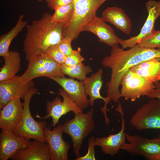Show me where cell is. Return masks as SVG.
<instances>
[{"label":"cell","instance_id":"34","mask_svg":"<svg viewBox=\"0 0 160 160\" xmlns=\"http://www.w3.org/2000/svg\"><path fill=\"white\" fill-rule=\"evenodd\" d=\"M39 2H41L43 1V0H37Z\"/></svg>","mask_w":160,"mask_h":160},{"label":"cell","instance_id":"6","mask_svg":"<svg viewBox=\"0 0 160 160\" xmlns=\"http://www.w3.org/2000/svg\"><path fill=\"white\" fill-rule=\"evenodd\" d=\"M38 90L33 87L28 92L23 103V111L21 120L13 134L30 139L37 140L47 143L44 129L47 126L45 121L35 120L32 116L30 109V103L33 96Z\"/></svg>","mask_w":160,"mask_h":160},{"label":"cell","instance_id":"30","mask_svg":"<svg viewBox=\"0 0 160 160\" xmlns=\"http://www.w3.org/2000/svg\"><path fill=\"white\" fill-rule=\"evenodd\" d=\"M72 41L69 37H63L56 45L60 50L66 56L70 55L73 50L71 46Z\"/></svg>","mask_w":160,"mask_h":160},{"label":"cell","instance_id":"10","mask_svg":"<svg viewBox=\"0 0 160 160\" xmlns=\"http://www.w3.org/2000/svg\"><path fill=\"white\" fill-rule=\"evenodd\" d=\"M145 6L148 15L139 33L127 39H121L119 44L122 49L135 46L151 36L156 31L154 29L155 24L156 20L160 16V1L150 0L146 2Z\"/></svg>","mask_w":160,"mask_h":160},{"label":"cell","instance_id":"20","mask_svg":"<svg viewBox=\"0 0 160 160\" xmlns=\"http://www.w3.org/2000/svg\"><path fill=\"white\" fill-rule=\"evenodd\" d=\"M10 159L12 160H50L48 144L34 140L27 148L19 151Z\"/></svg>","mask_w":160,"mask_h":160},{"label":"cell","instance_id":"32","mask_svg":"<svg viewBox=\"0 0 160 160\" xmlns=\"http://www.w3.org/2000/svg\"><path fill=\"white\" fill-rule=\"evenodd\" d=\"M47 6L55 10L58 7L73 3V0H45Z\"/></svg>","mask_w":160,"mask_h":160},{"label":"cell","instance_id":"9","mask_svg":"<svg viewBox=\"0 0 160 160\" xmlns=\"http://www.w3.org/2000/svg\"><path fill=\"white\" fill-rule=\"evenodd\" d=\"M121 97L125 100L135 101L141 96H147L156 88L154 83L138 75L129 69L121 80Z\"/></svg>","mask_w":160,"mask_h":160},{"label":"cell","instance_id":"23","mask_svg":"<svg viewBox=\"0 0 160 160\" xmlns=\"http://www.w3.org/2000/svg\"><path fill=\"white\" fill-rule=\"evenodd\" d=\"M4 58L5 63L0 69V82L14 78L20 69L21 58L17 51H9Z\"/></svg>","mask_w":160,"mask_h":160},{"label":"cell","instance_id":"14","mask_svg":"<svg viewBox=\"0 0 160 160\" xmlns=\"http://www.w3.org/2000/svg\"><path fill=\"white\" fill-rule=\"evenodd\" d=\"M23 104L20 98L9 101L0 111V127L1 130L13 133L22 118Z\"/></svg>","mask_w":160,"mask_h":160},{"label":"cell","instance_id":"5","mask_svg":"<svg viewBox=\"0 0 160 160\" xmlns=\"http://www.w3.org/2000/svg\"><path fill=\"white\" fill-rule=\"evenodd\" d=\"M27 68L20 76V79L25 83H28L33 79L44 76L52 77H65L62 73L61 65L44 52L38 51L30 58Z\"/></svg>","mask_w":160,"mask_h":160},{"label":"cell","instance_id":"29","mask_svg":"<svg viewBox=\"0 0 160 160\" xmlns=\"http://www.w3.org/2000/svg\"><path fill=\"white\" fill-rule=\"evenodd\" d=\"M81 51L79 47L76 50H73L70 55L66 56L64 64L68 65H73L82 63L84 58L81 54Z\"/></svg>","mask_w":160,"mask_h":160},{"label":"cell","instance_id":"7","mask_svg":"<svg viewBox=\"0 0 160 160\" xmlns=\"http://www.w3.org/2000/svg\"><path fill=\"white\" fill-rule=\"evenodd\" d=\"M126 140L121 149L133 156H143L149 160H160V139H148L137 135L125 133Z\"/></svg>","mask_w":160,"mask_h":160},{"label":"cell","instance_id":"26","mask_svg":"<svg viewBox=\"0 0 160 160\" xmlns=\"http://www.w3.org/2000/svg\"><path fill=\"white\" fill-rule=\"evenodd\" d=\"M61 69L64 74L71 78H76L83 82L86 75L92 71L89 66L85 65L82 63L73 65H68L64 64L61 65Z\"/></svg>","mask_w":160,"mask_h":160},{"label":"cell","instance_id":"24","mask_svg":"<svg viewBox=\"0 0 160 160\" xmlns=\"http://www.w3.org/2000/svg\"><path fill=\"white\" fill-rule=\"evenodd\" d=\"M24 17L23 15H21L15 25L7 33L0 35V56L3 58L8 55L9 47L12 40L27 25L26 21L23 20Z\"/></svg>","mask_w":160,"mask_h":160},{"label":"cell","instance_id":"17","mask_svg":"<svg viewBox=\"0 0 160 160\" xmlns=\"http://www.w3.org/2000/svg\"><path fill=\"white\" fill-rule=\"evenodd\" d=\"M30 139L1 130L0 133V160H7L18 151L27 148Z\"/></svg>","mask_w":160,"mask_h":160},{"label":"cell","instance_id":"2","mask_svg":"<svg viewBox=\"0 0 160 160\" xmlns=\"http://www.w3.org/2000/svg\"><path fill=\"white\" fill-rule=\"evenodd\" d=\"M52 15L44 13L42 17L33 21L26 26L23 51L28 62L35 53L44 52L49 47L57 45L63 38L64 25L52 22Z\"/></svg>","mask_w":160,"mask_h":160},{"label":"cell","instance_id":"18","mask_svg":"<svg viewBox=\"0 0 160 160\" xmlns=\"http://www.w3.org/2000/svg\"><path fill=\"white\" fill-rule=\"evenodd\" d=\"M105 22L102 17L96 16L88 23L83 31H87L94 34L100 42L111 47L118 45L121 39L115 34L113 28Z\"/></svg>","mask_w":160,"mask_h":160},{"label":"cell","instance_id":"28","mask_svg":"<svg viewBox=\"0 0 160 160\" xmlns=\"http://www.w3.org/2000/svg\"><path fill=\"white\" fill-rule=\"evenodd\" d=\"M44 52L60 65L64 64L66 56L60 50L56 45L49 47Z\"/></svg>","mask_w":160,"mask_h":160},{"label":"cell","instance_id":"4","mask_svg":"<svg viewBox=\"0 0 160 160\" xmlns=\"http://www.w3.org/2000/svg\"><path fill=\"white\" fill-rule=\"evenodd\" d=\"M74 117L66 120L62 125L63 133L70 136L72 142L73 150L77 158L80 156V150L84 139L94 129V109L86 113H74Z\"/></svg>","mask_w":160,"mask_h":160},{"label":"cell","instance_id":"19","mask_svg":"<svg viewBox=\"0 0 160 160\" xmlns=\"http://www.w3.org/2000/svg\"><path fill=\"white\" fill-rule=\"evenodd\" d=\"M103 72V70L100 68L97 72L93 73L91 76L87 77L84 80L83 83L86 93L87 96L90 97L89 99L90 106H93L94 102L97 99L102 100L104 101V105L101 107V110L104 115L105 123H108L110 121L107 117L106 113L107 98L106 97H103L100 93L103 83L102 80Z\"/></svg>","mask_w":160,"mask_h":160},{"label":"cell","instance_id":"1","mask_svg":"<svg viewBox=\"0 0 160 160\" xmlns=\"http://www.w3.org/2000/svg\"><path fill=\"white\" fill-rule=\"evenodd\" d=\"M160 57V50L141 47L137 44L124 50L118 45L112 47L109 56L101 61L102 66L110 68L111 74L110 81L106 86L107 102L112 100L117 103L121 97L119 87L124 74L131 67L148 60Z\"/></svg>","mask_w":160,"mask_h":160},{"label":"cell","instance_id":"21","mask_svg":"<svg viewBox=\"0 0 160 160\" xmlns=\"http://www.w3.org/2000/svg\"><path fill=\"white\" fill-rule=\"evenodd\" d=\"M105 21L110 22L125 34L131 33L132 25L129 17L121 8L111 7L107 8L101 13Z\"/></svg>","mask_w":160,"mask_h":160},{"label":"cell","instance_id":"35","mask_svg":"<svg viewBox=\"0 0 160 160\" xmlns=\"http://www.w3.org/2000/svg\"><path fill=\"white\" fill-rule=\"evenodd\" d=\"M159 137L160 139V134L159 135Z\"/></svg>","mask_w":160,"mask_h":160},{"label":"cell","instance_id":"3","mask_svg":"<svg viewBox=\"0 0 160 160\" xmlns=\"http://www.w3.org/2000/svg\"><path fill=\"white\" fill-rule=\"evenodd\" d=\"M110 0H73L74 12L73 17L65 25L63 37L72 40L77 39L88 23L96 16L98 8L105 1Z\"/></svg>","mask_w":160,"mask_h":160},{"label":"cell","instance_id":"31","mask_svg":"<svg viewBox=\"0 0 160 160\" xmlns=\"http://www.w3.org/2000/svg\"><path fill=\"white\" fill-rule=\"evenodd\" d=\"M88 147L87 153L84 156H79L76 160H95L94 147L95 146V138L92 136L88 139Z\"/></svg>","mask_w":160,"mask_h":160},{"label":"cell","instance_id":"13","mask_svg":"<svg viewBox=\"0 0 160 160\" xmlns=\"http://www.w3.org/2000/svg\"><path fill=\"white\" fill-rule=\"evenodd\" d=\"M33 80L25 83L20 76L0 82V109L12 99L20 98L23 100L29 91L34 87Z\"/></svg>","mask_w":160,"mask_h":160},{"label":"cell","instance_id":"27","mask_svg":"<svg viewBox=\"0 0 160 160\" xmlns=\"http://www.w3.org/2000/svg\"><path fill=\"white\" fill-rule=\"evenodd\" d=\"M141 47L156 49L160 50V30L156 31L154 33L137 44Z\"/></svg>","mask_w":160,"mask_h":160},{"label":"cell","instance_id":"8","mask_svg":"<svg viewBox=\"0 0 160 160\" xmlns=\"http://www.w3.org/2000/svg\"><path fill=\"white\" fill-rule=\"evenodd\" d=\"M130 121L131 125L140 131L160 129V100H149L137 110Z\"/></svg>","mask_w":160,"mask_h":160},{"label":"cell","instance_id":"16","mask_svg":"<svg viewBox=\"0 0 160 160\" xmlns=\"http://www.w3.org/2000/svg\"><path fill=\"white\" fill-rule=\"evenodd\" d=\"M60 85L67 92L73 101L82 109L89 105L83 82L71 78L52 77L50 78Z\"/></svg>","mask_w":160,"mask_h":160},{"label":"cell","instance_id":"12","mask_svg":"<svg viewBox=\"0 0 160 160\" xmlns=\"http://www.w3.org/2000/svg\"><path fill=\"white\" fill-rule=\"evenodd\" d=\"M62 125L59 124L52 130L50 127H47L44 130L51 160L68 159V151L71 145L63 139Z\"/></svg>","mask_w":160,"mask_h":160},{"label":"cell","instance_id":"22","mask_svg":"<svg viewBox=\"0 0 160 160\" xmlns=\"http://www.w3.org/2000/svg\"><path fill=\"white\" fill-rule=\"evenodd\" d=\"M129 69L155 84L160 81V57L145 61L132 67Z\"/></svg>","mask_w":160,"mask_h":160},{"label":"cell","instance_id":"33","mask_svg":"<svg viewBox=\"0 0 160 160\" xmlns=\"http://www.w3.org/2000/svg\"><path fill=\"white\" fill-rule=\"evenodd\" d=\"M155 84L156 88L151 90L147 96L151 99H157L160 100V81Z\"/></svg>","mask_w":160,"mask_h":160},{"label":"cell","instance_id":"11","mask_svg":"<svg viewBox=\"0 0 160 160\" xmlns=\"http://www.w3.org/2000/svg\"><path fill=\"white\" fill-rule=\"evenodd\" d=\"M59 93H57L63 98L62 101L60 98L56 97L52 101L48 100L46 104L47 114L42 117L44 119H52L51 127H55L59 123L60 118L71 111L83 112V109L77 106L72 100L67 92L63 89H59Z\"/></svg>","mask_w":160,"mask_h":160},{"label":"cell","instance_id":"15","mask_svg":"<svg viewBox=\"0 0 160 160\" xmlns=\"http://www.w3.org/2000/svg\"><path fill=\"white\" fill-rule=\"evenodd\" d=\"M116 110L120 113L121 116V127L119 132L116 134L110 135L108 137H97L95 138V146H100L104 153L111 156L116 155L118 152L121 146L126 140L124 132L125 121L119 102Z\"/></svg>","mask_w":160,"mask_h":160},{"label":"cell","instance_id":"25","mask_svg":"<svg viewBox=\"0 0 160 160\" xmlns=\"http://www.w3.org/2000/svg\"><path fill=\"white\" fill-rule=\"evenodd\" d=\"M54 10V13L51 17V21L65 25L70 23L73 17L74 12L73 3L62 6Z\"/></svg>","mask_w":160,"mask_h":160}]
</instances>
